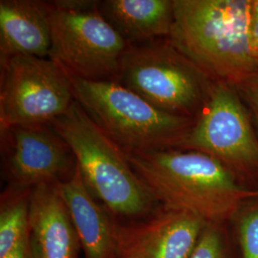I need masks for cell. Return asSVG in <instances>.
Masks as SVG:
<instances>
[{
	"label": "cell",
	"instance_id": "6da1fadb",
	"mask_svg": "<svg viewBox=\"0 0 258 258\" xmlns=\"http://www.w3.org/2000/svg\"><path fill=\"white\" fill-rule=\"evenodd\" d=\"M124 153L157 203L208 224L222 225L258 197V190L242 185L230 168L202 152L166 148Z\"/></svg>",
	"mask_w": 258,
	"mask_h": 258
},
{
	"label": "cell",
	"instance_id": "7a4b0ae2",
	"mask_svg": "<svg viewBox=\"0 0 258 258\" xmlns=\"http://www.w3.org/2000/svg\"><path fill=\"white\" fill-rule=\"evenodd\" d=\"M253 0H174L169 42L213 81L234 84L258 71Z\"/></svg>",
	"mask_w": 258,
	"mask_h": 258
},
{
	"label": "cell",
	"instance_id": "3957f363",
	"mask_svg": "<svg viewBox=\"0 0 258 258\" xmlns=\"http://www.w3.org/2000/svg\"><path fill=\"white\" fill-rule=\"evenodd\" d=\"M73 153L88 189L118 219H142L157 202L129 165L124 151L75 101L51 123Z\"/></svg>",
	"mask_w": 258,
	"mask_h": 258
},
{
	"label": "cell",
	"instance_id": "277c9868",
	"mask_svg": "<svg viewBox=\"0 0 258 258\" xmlns=\"http://www.w3.org/2000/svg\"><path fill=\"white\" fill-rule=\"evenodd\" d=\"M72 78L75 100L124 152L178 148L195 119L161 110L120 83Z\"/></svg>",
	"mask_w": 258,
	"mask_h": 258
},
{
	"label": "cell",
	"instance_id": "5b68a950",
	"mask_svg": "<svg viewBox=\"0 0 258 258\" xmlns=\"http://www.w3.org/2000/svg\"><path fill=\"white\" fill-rule=\"evenodd\" d=\"M120 83L161 110L196 119L212 79L170 42L129 45L120 60Z\"/></svg>",
	"mask_w": 258,
	"mask_h": 258
},
{
	"label": "cell",
	"instance_id": "8992f818",
	"mask_svg": "<svg viewBox=\"0 0 258 258\" xmlns=\"http://www.w3.org/2000/svg\"><path fill=\"white\" fill-rule=\"evenodd\" d=\"M56 1L50 5L52 45L49 57L71 77L102 81L117 76L128 42L96 4Z\"/></svg>",
	"mask_w": 258,
	"mask_h": 258
},
{
	"label": "cell",
	"instance_id": "52a82bcc",
	"mask_svg": "<svg viewBox=\"0 0 258 258\" xmlns=\"http://www.w3.org/2000/svg\"><path fill=\"white\" fill-rule=\"evenodd\" d=\"M1 67L2 131L52 123L76 101L71 76L50 57L13 55Z\"/></svg>",
	"mask_w": 258,
	"mask_h": 258
},
{
	"label": "cell",
	"instance_id": "ba28073f",
	"mask_svg": "<svg viewBox=\"0 0 258 258\" xmlns=\"http://www.w3.org/2000/svg\"><path fill=\"white\" fill-rule=\"evenodd\" d=\"M179 149L202 152L235 172L258 171V138L234 87L214 81L209 98Z\"/></svg>",
	"mask_w": 258,
	"mask_h": 258
},
{
	"label": "cell",
	"instance_id": "9c48e42d",
	"mask_svg": "<svg viewBox=\"0 0 258 258\" xmlns=\"http://www.w3.org/2000/svg\"><path fill=\"white\" fill-rule=\"evenodd\" d=\"M47 125H21L4 131L9 142L6 172L11 186L33 189L42 184L56 185L73 175L77 164L72 151L55 129Z\"/></svg>",
	"mask_w": 258,
	"mask_h": 258
},
{
	"label": "cell",
	"instance_id": "30bf717a",
	"mask_svg": "<svg viewBox=\"0 0 258 258\" xmlns=\"http://www.w3.org/2000/svg\"><path fill=\"white\" fill-rule=\"evenodd\" d=\"M207 224L190 212L158 207L142 219L119 224L120 258H188Z\"/></svg>",
	"mask_w": 258,
	"mask_h": 258
},
{
	"label": "cell",
	"instance_id": "8fae6325",
	"mask_svg": "<svg viewBox=\"0 0 258 258\" xmlns=\"http://www.w3.org/2000/svg\"><path fill=\"white\" fill-rule=\"evenodd\" d=\"M56 187L67 206L85 258H120V222L96 201L79 167Z\"/></svg>",
	"mask_w": 258,
	"mask_h": 258
},
{
	"label": "cell",
	"instance_id": "7c38bea8",
	"mask_svg": "<svg viewBox=\"0 0 258 258\" xmlns=\"http://www.w3.org/2000/svg\"><path fill=\"white\" fill-rule=\"evenodd\" d=\"M30 223V241L37 258H80V239L56 185L32 189Z\"/></svg>",
	"mask_w": 258,
	"mask_h": 258
},
{
	"label": "cell",
	"instance_id": "4fadbf2b",
	"mask_svg": "<svg viewBox=\"0 0 258 258\" xmlns=\"http://www.w3.org/2000/svg\"><path fill=\"white\" fill-rule=\"evenodd\" d=\"M50 5L34 0L0 1L1 59L13 55L49 57Z\"/></svg>",
	"mask_w": 258,
	"mask_h": 258
},
{
	"label": "cell",
	"instance_id": "5bb4252c",
	"mask_svg": "<svg viewBox=\"0 0 258 258\" xmlns=\"http://www.w3.org/2000/svg\"><path fill=\"white\" fill-rule=\"evenodd\" d=\"M98 7L128 43L169 37L174 22V0H107Z\"/></svg>",
	"mask_w": 258,
	"mask_h": 258
},
{
	"label": "cell",
	"instance_id": "9a60e30c",
	"mask_svg": "<svg viewBox=\"0 0 258 258\" xmlns=\"http://www.w3.org/2000/svg\"><path fill=\"white\" fill-rule=\"evenodd\" d=\"M32 189L10 185L0 200V258L7 257L30 237Z\"/></svg>",
	"mask_w": 258,
	"mask_h": 258
},
{
	"label": "cell",
	"instance_id": "2e32d148",
	"mask_svg": "<svg viewBox=\"0 0 258 258\" xmlns=\"http://www.w3.org/2000/svg\"><path fill=\"white\" fill-rule=\"evenodd\" d=\"M236 215L242 258H258V197L246 204Z\"/></svg>",
	"mask_w": 258,
	"mask_h": 258
},
{
	"label": "cell",
	"instance_id": "e0dca14e",
	"mask_svg": "<svg viewBox=\"0 0 258 258\" xmlns=\"http://www.w3.org/2000/svg\"><path fill=\"white\" fill-rule=\"evenodd\" d=\"M221 225L207 224L188 258H230Z\"/></svg>",
	"mask_w": 258,
	"mask_h": 258
},
{
	"label": "cell",
	"instance_id": "ac0fdd59",
	"mask_svg": "<svg viewBox=\"0 0 258 258\" xmlns=\"http://www.w3.org/2000/svg\"><path fill=\"white\" fill-rule=\"evenodd\" d=\"M238 93L242 102L246 103L258 124V71L231 84Z\"/></svg>",
	"mask_w": 258,
	"mask_h": 258
},
{
	"label": "cell",
	"instance_id": "d6986e66",
	"mask_svg": "<svg viewBox=\"0 0 258 258\" xmlns=\"http://www.w3.org/2000/svg\"><path fill=\"white\" fill-rule=\"evenodd\" d=\"M5 258H37L31 246L30 237L25 240L18 249Z\"/></svg>",
	"mask_w": 258,
	"mask_h": 258
},
{
	"label": "cell",
	"instance_id": "ffe728a7",
	"mask_svg": "<svg viewBox=\"0 0 258 258\" xmlns=\"http://www.w3.org/2000/svg\"><path fill=\"white\" fill-rule=\"evenodd\" d=\"M253 48L258 61V0H253Z\"/></svg>",
	"mask_w": 258,
	"mask_h": 258
},
{
	"label": "cell",
	"instance_id": "44dd1931",
	"mask_svg": "<svg viewBox=\"0 0 258 258\" xmlns=\"http://www.w3.org/2000/svg\"><path fill=\"white\" fill-rule=\"evenodd\" d=\"M120 258H140L137 255H134V254H127V255H123Z\"/></svg>",
	"mask_w": 258,
	"mask_h": 258
}]
</instances>
